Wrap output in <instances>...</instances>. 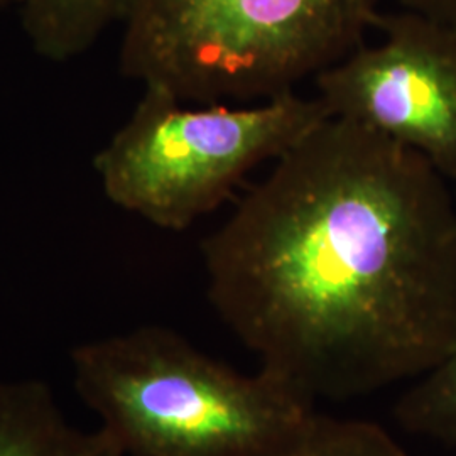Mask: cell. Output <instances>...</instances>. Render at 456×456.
<instances>
[{
    "instance_id": "5b68a950",
    "label": "cell",
    "mask_w": 456,
    "mask_h": 456,
    "mask_svg": "<svg viewBox=\"0 0 456 456\" xmlns=\"http://www.w3.org/2000/svg\"><path fill=\"white\" fill-rule=\"evenodd\" d=\"M362 45L313 82L330 117L421 154L456 180V34L428 17L380 12Z\"/></svg>"
},
{
    "instance_id": "ba28073f",
    "label": "cell",
    "mask_w": 456,
    "mask_h": 456,
    "mask_svg": "<svg viewBox=\"0 0 456 456\" xmlns=\"http://www.w3.org/2000/svg\"><path fill=\"white\" fill-rule=\"evenodd\" d=\"M394 419L409 435L456 448V342L397 399Z\"/></svg>"
},
{
    "instance_id": "30bf717a",
    "label": "cell",
    "mask_w": 456,
    "mask_h": 456,
    "mask_svg": "<svg viewBox=\"0 0 456 456\" xmlns=\"http://www.w3.org/2000/svg\"><path fill=\"white\" fill-rule=\"evenodd\" d=\"M401 9L428 17L456 34V0H395Z\"/></svg>"
},
{
    "instance_id": "52a82bcc",
    "label": "cell",
    "mask_w": 456,
    "mask_h": 456,
    "mask_svg": "<svg viewBox=\"0 0 456 456\" xmlns=\"http://www.w3.org/2000/svg\"><path fill=\"white\" fill-rule=\"evenodd\" d=\"M135 0H16L20 24L34 51L65 63L97 45L115 24H124Z\"/></svg>"
},
{
    "instance_id": "8992f818",
    "label": "cell",
    "mask_w": 456,
    "mask_h": 456,
    "mask_svg": "<svg viewBox=\"0 0 456 456\" xmlns=\"http://www.w3.org/2000/svg\"><path fill=\"white\" fill-rule=\"evenodd\" d=\"M0 456H124L98 426L68 421L48 384L0 379Z\"/></svg>"
},
{
    "instance_id": "277c9868",
    "label": "cell",
    "mask_w": 456,
    "mask_h": 456,
    "mask_svg": "<svg viewBox=\"0 0 456 456\" xmlns=\"http://www.w3.org/2000/svg\"><path fill=\"white\" fill-rule=\"evenodd\" d=\"M326 118L320 98L297 92L248 105H191L147 86L126 124L98 151L94 167L115 207L154 227L183 232Z\"/></svg>"
},
{
    "instance_id": "7a4b0ae2",
    "label": "cell",
    "mask_w": 456,
    "mask_h": 456,
    "mask_svg": "<svg viewBox=\"0 0 456 456\" xmlns=\"http://www.w3.org/2000/svg\"><path fill=\"white\" fill-rule=\"evenodd\" d=\"M73 386L124 456H274L316 418L276 374H242L161 325L80 343Z\"/></svg>"
},
{
    "instance_id": "9c48e42d",
    "label": "cell",
    "mask_w": 456,
    "mask_h": 456,
    "mask_svg": "<svg viewBox=\"0 0 456 456\" xmlns=\"http://www.w3.org/2000/svg\"><path fill=\"white\" fill-rule=\"evenodd\" d=\"M274 456H409L386 428L318 412L308 429Z\"/></svg>"
},
{
    "instance_id": "8fae6325",
    "label": "cell",
    "mask_w": 456,
    "mask_h": 456,
    "mask_svg": "<svg viewBox=\"0 0 456 456\" xmlns=\"http://www.w3.org/2000/svg\"><path fill=\"white\" fill-rule=\"evenodd\" d=\"M5 4H12L14 5V0H0V5H5Z\"/></svg>"
},
{
    "instance_id": "3957f363",
    "label": "cell",
    "mask_w": 456,
    "mask_h": 456,
    "mask_svg": "<svg viewBox=\"0 0 456 456\" xmlns=\"http://www.w3.org/2000/svg\"><path fill=\"white\" fill-rule=\"evenodd\" d=\"M382 0H135L120 73L184 103L296 92L365 43Z\"/></svg>"
},
{
    "instance_id": "6da1fadb",
    "label": "cell",
    "mask_w": 456,
    "mask_h": 456,
    "mask_svg": "<svg viewBox=\"0 0 456 456\" xmlns=\"http://www.w3.org/2000/svg\"><path fill=\"white\" fill-rule=\"evenodd\" d=\"M207 296L314 403L369 395L456 342V200L421 154L326 118L200 245Z\"/></svg>"
}]
</instances>
